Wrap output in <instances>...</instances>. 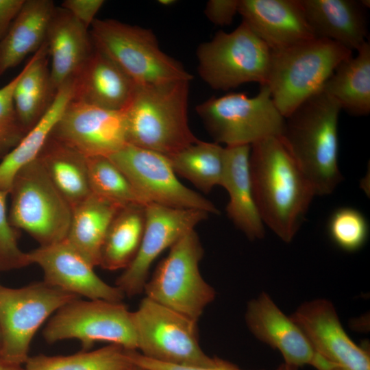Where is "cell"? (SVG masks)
Wrapping results in <instances>:
<instances>
[{"mask_svg": "<svg viewBox=\"0 0 370 370\" xmlns=\"http://www.w3.org/2000/svg\"><path fill=\"white\" fill-rule=\"evenodd\" d=\"M249 169L264 224L284 242H291L316 196L311 183L281 136H269L251 145Z\"/></svg>", "mask_w": 370, "mask_h": 370, "instance_id": "1", "label": "cell"}, {"mask_svg": "<svg viewBox=\"0 0 370 370\" xmlns=\"http://www.w3.org/2000/svg\"><path fill=\"white\" fill-rule=\"evenodd\" d=\"M338 103L322 90L284 118L282 140L316 195L331 194L343 180L338 164Z\"/></svg>", "mask_w": 370, "mask_h": 370, "instance_id": "2", "label": "cell"}, {"mask_svg": "<svg viewBox=\"0 0 370 370\" xmlns=\"http://www.w3.org/2000/svg\"><path fill=\"white\" fill-rule=\"evenodd\" d=\"M189 84L136 85L123 109L127 144L169 156L197 142L188 125Z\"/></svg>", "mask_w": 370, "mask_h": 370, "instance_id": "3", "label": "cell"}, {"mask_svg": "<svg viewBox=\"0 0 370 370\" xmlns=\"http://www.w3.org/2000/svg\"><path fill=\"white\" fill-rule=\"evenodd\" d=\"M352 51L330 40L314 38L272 51L266 85L285 118L321 91L337 66Z\"/></svg>", "mask_w": 370, "mask_h": 370, "instance_id": "4", "label": "cell"}, {"mask_svg": "<svg viewBox=\"0 0 370 370\" xmlns=\"http://www.w3.org/2000/svg\"><path fill=\"white\" fill-rule=\"evenodd\" d=\"M89 32L94 46L138 86L190 82L193 78L180 62L161 50L151 29L96 18Z\"/></svg>", "mask_w": 370, "mask_h": 370, "instance_id": "5", "label": "cell"}, {"mask_svg": "<svg viewBox=\"0 0 370 370\" xmlns=\"http://www.w3.org/2000/svg\"><path fill=\"white\" fill-rule=\"evenodd\" d=\"M9 221L40 246L66 239L72 208L54 186L37 158L15 175L9 192Z\"/></svg>", "mask_w": 370, "mask_h": 370, "instance_id": "6", "label": "cell"}, {"mask_svg": "<svg viewBox=\"0 0 370 370\" xmlns=\"http://www.w3.org/2000/svg\"><path fill=\"white\" fill-rule=\"evenodd\" d=\"M204 249L195 230L170 248L148 279L144 292L149 299L198 321L216 296L201 276L199 264Z\"/></svg>", "mask_w": 370, "mask_h": 370, "instance_id": "7", "label": "cell"}, {"mask_svg": "<svg viewBox=\"0 0 370 370\" xmlns=\"http://www.w3.org/2000/svg\"><path fill=\"white\" fill-rule=\"evenodd\" d=\"M271 50L243 21L219 31L197 49L198 73L212 88L227 90L249 82L266 84Z\"/></svg>", "mask_w": 370, "mask_h": 370, "instance_id": "8", "label": "cell"}, {"mask_svg": "<svg viewBox=\"0 0 370 370\" xmlns=\"http://www.w3.org/2000/svg\"><path fill=\"white\" fill-rule=\"evenodd\" d=\"M196 112L215 143L226 146L249 145L269 136H281L284 117L275 106L266 85L257 95L229 93L199 104Z\"/></svg>", "mask_w": 370, "mask_h": 370, "instance_id": "9", "label": "cell"}, {"mask_svg": "<svg viewBox=\"0 0 370 370\" xmlns=\"http://www.w3.org/2000/svg\"><path fill=\"white\" fill-rule=\"evenodd\" d=\"M78 298L43 280L19 288L0 284V357L23 366L40 327L61 307Z\"/></svg>", "mask_w": 370, "mask_h": 370, "instance_id": "10", "label": "cell"}, {"mask_svg": "<svg viewBox=\"0 0 370 370\" xmlns=\"http://www.w3.org/2000/svg\"><path fill=\"white\" fill-rule=\"evenodd\" d=\"M42 336L48 343L76 339L82 350H89L95 343L107 342L137 351L132 312L123 302L74 299L51 316Z\"/></svg>", "mask_w": 370, "mask_h": 370, "instance_id": "11", "label": "cell"}, {"mask_svg": "<svg viewBox=\"0 0 370 370\" xmlns=\"http://www.w3.org/2000/svg\"><path fill=\"white\" fill-rule=\"evenodd\" d=\"M137 349L144 356L162 362L210 365L218 358L200 347L197 321L148 297L132 312Z\"/></svg>", "mask_w": 370, "mask_h": 370, "instance_id": "12", "label": "cell"}, {"mask_svg": "<svg viewBox=\"0 0 370 370\" xmlns=\"http://www.w3.org/2000/svg\"><path fill=\"white\" fill-rule=\"evenodd\" d=\"M107 157L123 172L147 205L219 213L210 201L180 182L167 156L126 144Z\"/></svg>", "mask_w": 370, "mask_h": 370, "instance_id": "13", "label": "cell"}, {"mask_svg": "<svg viewBox=\"0 0 370 370\" xmlns=\"http://www.w3.org/2000/svg\"><path fill=\"white\" fill-rule=\"evenodd\" d=\"M301 328L315 354L317 370H370V356L345 331L332 303L308 301L290 316Z\"/></svg>", "mask_w": 370, "mask_h": 370, "instance_id": "14", "label": "cell"}, {"mask_svg": "<svg viewBox=\"0 0 370 370\" xmlns=\"http://www.w3.org/2000/svg\"><path fill=\"white\" fill-rule=\"evenodd\" d=\"M208 214L195 209L155 204L145 206V225L139 250L131 264L116 279L115 286L130 297L143 292L155 260L185 234L195 230Z\"/></svg>", "mask_w": 370, "mask_h": 370, "instance_id": "15", "label": "cell"}, {"mask_svg": "<svg viewBox=\"0 0 370 370\" xmlns=\"http://www.w3.org/2000/svg\"><path fill=\"white\" fill-rule=\"evenodd\" d=\"M51 136L86 158L108 156L127 144L124 111L71 99Z\"/></svg>", "mask_w": 370, "mask_h": 370, "instance_id": "16", "label": "cell"}, {"mask_svg": "<svg viewBox=\"0 0 370 370\" xmlns=\"http://www.w3.org/2000/svg\"><path fill=\"white\" fill-rule=\"evenodd\" d=\"M30 264L38 265L43 281L88 299L122 302L125 297L116 286L101 279L93 267L66 240L27 252Z\"/></svg>", "mask_w": 370, "mask_h": 370, "instance_id": "17", "label": "cell"}, {"mask_svg": "<svg viewBox=\"0 0 370 370\" xmlns=\"http://www.w3.org/2000/svg\"><path fill=\"white\" fill-rule=\"evenodd\" d=\"M245 319L258 340L280 352L288 368L298 370L311 365L315 352L309 341L267 293L262 292L248 302Z\"/></svg>", "mask_w": 370, "mask_h": 370, "instance_id": "18", "label": "cell"}, {"mask_svg": "<svg viewBox=\"0 0 370 370\" xmlns=\"http://www.w3.org/2000/svg\"><path fill=\"white\" fill-rule=\"evenodd\" d=\"M238 14L272 51L315 38L301 0H239Z\"/></svg>", "mask_w": 370, "mask_h": 370, "instance_id": "19", "label": "cell"}, {"mask_svg": "<svg viewBox=\"0 0 370 370\" xmlns=\"http://www.w3.org/2000/svg\"><path fill=\"white\" fill-rule=\"evenodd\" d=\"M88 30L66 10L56 7L46 37L54 96L74 79L90 55L93 43Z\"/></svg>", "mask_w": 370, "mask_h": 370, "instance_id": "20", "label": "cell"}, {"mask_svg": "<svg viewBox=\"0 0 370 370\" xmlns=\"http://www.w3.org/2000/svg\"><path fill=\"white\" fill-rule=\"evenodd\" d=\"M136 88L132 79L93 45L90 55L73 79L72 99L122 110L131 101Z\"/></svg>", "mask_w": 370, "mask_h": 370, "instance_id": "21", "label": "cell"}, {"mask_svg": "<svg viewBox=\"0 0 370 370\" xmlns=\"http://www.w3.org/2000/svg\"><path fill=\"white\" fill-rule=\"evenodd\" d=\"M315 36L335 42L353 51L368 38L367 9L356 0H301Z\"/></svg>", "mask_w": 370, "mask_h": 370, "instance_id": "22", "label": "cell"}, {"mask_svg": "<svg viewBox=\"0 0 370 370\" xmlns=\"http://www.w3.org/2000/svg\"><path fill=\"white\" fill-rule=\"evenodd\" d=\"M250 150L249 145L224 147L225 169L221 186L229 195L226 207L228 217L249 239L255 241L264 238L265 230L253 191Z\"/></svg>", "mask_w": 370, "mask_h": 370, "instance_id": "23", "label": "cell"}, {"mask_svg": "<svg viewBox=\"0 0 370 370\" xmlns=\"http://www.w3.org/2000/svg\"><path fill=\"white\" fill-rule=\"evenodd\" d=\"M56 9L51 0H25L8 32L0 41V75L16 66L45 42Z\"/></svg>", "mask_w": 370, "mask_h": 370, "instance_id": "24", "label": "cell"}, {"mask_svg": "<svg viewBox=\"0 0 370 370\" xmlns=\"http://www.w3.org/2000/svg\"><path fill=\"white\" fill-rule=\"evenodd\" d=\"M123 207L91 193L72 208L66 240L95 267L99 266L101 250L108 227Z\"/></svg>", "mask_w": 370, "mask_h": 370, "instance_id": "25", "label": "cell"}, {"mask_svg": "<svg viewBox=\"0 0 370 370\" xmlns=\"http://www.w3.org/2000/svg\"><path fill=\"white\" fill-rule=\"evenodd\" d=\"M356 56L342 61L324 84L322 91L334 99L341 110L354 116L370 112V42Z\"/></svg>", "mask_w": 370, "mask_h": 370, "instance_id": "26", "label": "cell"}, {"mask_svg": "<svg viewBox=\"0 0 370 370\" xmlns=\"http://www.w3.org/2000/svg\"><path fill=\"white\" fill-rule=\"evenodd\" d=\"M73 80L60 88L49 107L37 122L0 162V190L9 193L16 173L36 160L50 138L53 130L73 97Z\"/></svg>", "mask_w": 370, "mask_h": 370, "instance_id": "27", "label": "cell"}, {"mask_svg": "<svg viewBox=\"0 0 370 370\" xmlns=\"http://www.w3.org/2000/svg\"><path fill=\"white\" fill-rule=\"evenodd\" d=\"M46 41L21 71L13 99L21 126L27 133L45 113L55 96L50 83Z\"/></svg>", "mask_w": 370, "mask_h": 370, "instance_id": "28", "label": "cell"}, {"mask_svg": "<svg viewBox=\"0 0 370 370\" xmlns=\"http://www.w3.org/2000/svg\"><path fill=\"white\" fill-rule=\"evenodd\" d=\"M38 158L71 208L90 193L86 158L50 136Z\"/></svg>", "mask_w": 370, "mask_h": 370, "instance_id": "29", "label": "cell"}, {"mask_svg": "<svg viewBox=\"0 0 370 370\" xmlns=\"http://www.w3.org/2000/svg\"><path fill=\"white\" fill-rule=\"evenodd\" d=\"M145 225V206H123L112 221L100 254L99 266L116 271L127 269L139 250Z\"/></svg>", "mask_w": 370, "mask_h": 370, "instance_id": "30", "label": "cell"}, {"mask_svg": "<svg viewBox=\"0 0 370 370\" xmlns=\"http://www.w3.org/2000/svg\"><path fill=\"white\" fill-rule=\"evenodd\" d=\"M167 157L176 175L186 178L204 193L221 186L225 161L224 147L219 144L199 140Z\"/></svg>", "mask_w": 370, "mask_h": 370, "instance_id": "31", "label": "cell"}, {"mask_svg": "<svg viewBox=\"0 0 370 370\" xmlns=\"http://www.w3.org/2000/svg\"><path fill=\"white\" fill-rule=\"evenodd\" d=\"M123 347L109 344L95 350H82L67 356L39 354L29 356L25 370H128L132 364Z\"/></svg>", "mask_w": 370, "mask_h": 370, "instance_id": "32", "label": "cell"}, {"mask_svg": "<svg viewBox=\"0 0 370 370\" xmlns=\"http://www.w3.org/2000/svg\"><path fill=\"white\" fill-rule=\"evenodd\" d=\"M86 162L92 193L123 206L132 204L147 206L123 172L108 157H87Z\"/></svg>", "mask_w": 370, "mask_h": 370, "instance_id": "33", "label": "cell"}, {"mask_svg": "<svg viewBox=\"0 0 370 370\" xmlns=\"http://www.w3.org/2000/svg\"><path fill=\"white\" fill-rule=\"evenodd\" d=\"M328 232L333 242L344 251L353 252L366 243L369 227L363 214L352 208H341L331 216Z\"/></svg>", "mask_w": 370, "mask_h": 370, "instance_id": "34", "label": "cell"}, {"mask_svg": "<svg viewBox=\"0 0 370 370\" xmlns=\"http://www.w3.org/2000/svg\"><path fill=\"white\" fill-rule=\"evenodd\" d=\"M21 71L0 88V158L14 148L26 132L18 119L13 99L15 86Z\"/></svg>", "mask_w": 370, "mask_h": 370, "instance_id": "35", "label": "cell"}, {"mask_svg": "<svg viewBox=\"0 0 370 370\" xmlns=\"http://www.w3.org/2000/svg\"><path fill=\"white\" fill-rule=\"evenodd\" d=\"M9 193L0 190V271H8L25 267L30 264L27 252L22 251L16 232L10 223L6 208Z\"/></svg>", "mask_w": 370, "mask_h": 370, "instance_id": "36", "label": "cell"}, {"mask_svg": "<svg viewBox=\"0 0 370 370\" xmlns=\"http://www.w3.org/2000/svg\"><path fill=\"white\" fill-rule=\"evenodd\" d=\"M129 361L143 370H244L236 365L219 358L210 365H182L169 364L148 358L136 350H125Z\"/></svg>", "mask_w": 370, "mask_h": 370, "instance_id": "37", "label": "cell"}, {"mask_svg": "<svg viewBox=\"0 0 370 370\" xmlns=\"http://www.w3.org/2000/svg\"><path fill=\"white\" fill-rule=\"evenodd\" d=\"M104 2L103 0H65L61 7L89 29Z\"/></svg>", "mask_w": 370, "mask_h": 370, "instance_id": "38", "label": "cell"}, {"mask_svg": "<svg viewBox=\"0 0 370 370\" xmlns=\"http://www.w3.org/2000/svg\"><path fill=\"white\" fill-rule=\"evenodd\" d=\"M239 0H210L204 14L208 19L218 26L230 25L238 13Z\"/></svg>", "mask_w": 370, "mask_h": 370, "instance_id": "39", "label": "cell"}, {"mask_svg": "<svg viewBox=\"0 0 370 370\" xmlns=\"http://www.w3.org/2000/svg\"><path fill=\"white\" fill-rule=\"evenodd\" d=\"M25 0H0V41L8 32Z\"/></svg>", "mask_w": 370, "mask_h": 370, "instance_id": "40", "label": "cell"}, {"mask_svg": "<svg viewBox=\"0 0 370 370\" xmlns=\"http://www.w3.org/2000/svg\"><path fill=\"white\" fill-rule=\"evenodd\" d=\"M0 370H25L23 365L10 363L0 357Z\"/></svg>", "mask_w": 370, "mask_h": 370, "instance_id": "41", "label": "cell"}, {"mask_svg": "<svg viewBox=\"0 0 370 370\" xmlns=\"http://www.w3.org/2000/svg\"><path fill=\"white\" fill-rule=\"evenodd\" d=\"M175 2V1L173 0H160L158 1V3L160 4L164 5H170L173 4Z\"/></svg>", "mask_w": 370, "mask_h": 370, "instance_id": "42", "label": "cell"}, {"mask_svg": "<svg viewBox=\"0 0 370 370\" xmlns=\"http://www.w3.org/2000/svg\"><path fill=\"white\" fill-rule=\"evenodd\" d=\"M275 370H290L284 363L281 364Z\"/></svg>", "mask_w": 370, "mask_h": 370, "instance_id": "43", "label": "cell"}, {"mask_svg": "<svg viewBox=\"0 0 370 370\" xmlns=\"http://www.w3.org/2000/svg\"><path fill=\"white\" fill-rule=\"evenodd\" d=\"M128 370H143V369L132 365V366Z\"/></svg>", "mask_w": 370, "mask_h": 370, "instance_id": "44", "label": "cell"}, {"mask_svg": "<svg viewBox=\"0 0 370 370\" xmlns=\"http://www.w3.org/2000/svg\"><path fill=\"white\" fill-rule=\"evenodd\" d=\"M0 347H1V338H0Z\"/></svg>", "mask_w": 370, "mask_h": 370, "instance_id": "45", "label": "cell"}]
</instances>
